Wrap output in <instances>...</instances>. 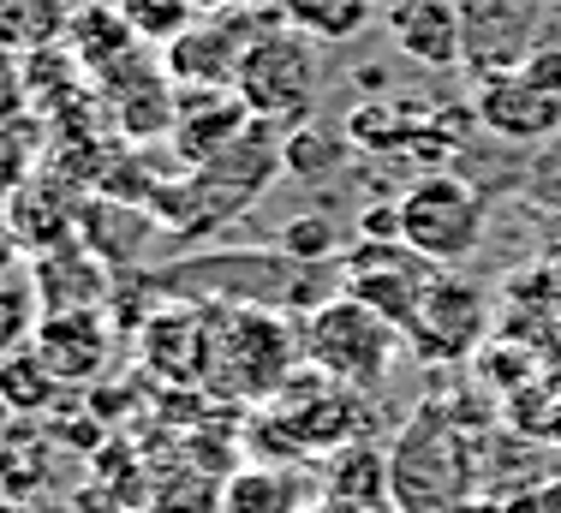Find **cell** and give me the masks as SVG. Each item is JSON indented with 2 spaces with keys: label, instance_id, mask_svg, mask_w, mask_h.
<instances>
[{
  "label": "cell",
  "instance_id": "6da1fadb",
  "mask_svg": "<svg viewBox=\"0 0 561 513\" xmlns=\"http://www.w3.org/2000/svg\"><path fill=\"white\" fill-rule=\"evenodd\" d=\"M162 299L180 305H257L280 317H311L346 293L341 263H299L275 246H221L197 256H173L150 269Z\"/></svg>",
  "mask_w": 561,
  "mask_h": 513
},
{
  "label": "cell",
  "instance_id": "7a4b0ae2",
  "mask_svg": "<svg viewBox=\"0 0 561 513\" xmlns=\"http://www.w3.org/2000/svg\"><path fill=\"white\" fill-rule=\"evenodd\" d=\"M280 138H287L280 126L251 119V126L239 132V144H227L216 161L168 173V180L156 185V197H150V215L162 221V239L192 246V239H209V233H221V227H233L239 215L287 173Z\"/></svg>",
  "mask_w": 561,
  "mask_h": 513
},
{
  "label": "cell",
  "instance_id": "3957f363",
  "mask_svg": "<svg viewBox=\"0 0 561 513\" xmlns=\"http://www.w3.org/2000/svg\"><path fill=\"white\" fill-rule=\"evenodd\" d=\"M299 322L257 305H204L197 388L216 400H275L305 371Z\"/></svg>",
  "mask_w": 561,
  "mask_h": 513
},
{
  "label": "cell",
  "instance_id": "277c9868",
  "mask_svg": "<svg viewBox=\"0 0 561 513\" xmlns=\"http://www.w3.org/2000/svg\"><path fill=\"white\" fill-rule=\"evenodd\" d=\"M484 490L478 436L454 424L443 400L412 407L389 442V495L400 513H472Z\"/></svg>",
  "mask_w": 561,
  "mask_h": 513
},
{
  "label": "cell",
  "instance_id": "5b68a950",
  "mask_svg": "<svg viewBox=\"0 0 561 513\" xmlns=\"http://www.w3.org/2000/svg\"><path fill=\"white\" fill-rule=\"evenodd\" d=\"M299 346H305V364L323 371L329 383L377 395V388L389 383L394 353L407 346V334H400L389 317H377L370 305H358L353 293H341V299H329L323 310L299 317Z\"/></svg>",
  "mask_w": 561,
  "mask_h": 513
},
{
  "label": "cell",
  "instance_id": "8992f818",
  "mask_svg": "<svg viewBox=\"0 0 561 513\" xmlns=\"http://www.w3.org/2000/svg\"><path fill=\"white\" fill-rule=\"evenodd\" d=\"M400 239L436 269L466 263L484 246V192L454 168H431L400 192Z\"/></svg>",
  "mask_w": 561,
  "mask_h": 513
},
{
  "label": "cell",
  "instance_id": "52a82bcc",
  "mask_svg": "<svg viewBox=\"0 0 561 513\" xmlns=\"http://www.w3.org/2000/svg\"><path fill=\"white\" fill-rule=\"evenodd\" d=\"M317 78H323V66H317V43L311 36H299L287 19L263 24L257 43L245 48V66H239V96L257 119H270V126H305L317 107Z\"/></svg>",
  "mask_w": 561,
  "mask_h": 513
},
{
  "label": "cell",
  "instance_id": "ba28073f",
  "mask_svg": "<svg viewBox=\"0 0 561 513\" xmlns=\"http://www.w3.org/2000/svg\"><path fill=\"white\" fill-rule=\"evenodd\" d=\"M341 275H346V293H353L358 305H370L377 317H389L394 329L407 334L412 317H419V305H424V293L436 287L443 269H436L431 256H419L407 239H353L341 256Z\"/></svg>",
  "mask_w": 561,
  "mask_h": 513
},
{
  "label": "cell",
  "instance_id": "9c48e42d",
  "mask_svg": "<svg viewBox=\"0 0 561 513\" xmlns=\"http://www.w3.org/2000/svg\"><path fill=\"white\" fill-rule=\"evenodd\" d=\"M270 418L287 430L299 460L305 454H341L365 436V395L346 388V383H329L323 371L305 364V371L270 400Z\"/></svg>",
  "mask_w": 561,
  "mask_h": 513
},
{
  "label": "cell",
  "instance_id": "30bf717a",
  "mask_svg": "<svg viewBox=\"0 0 561 513\" xmlns=\"http://www.w3.org/2000/svg\"><path fill=\"white\" fill-rule=\"evenodd\" d=\"M484 346H490V293L478 281L443 269L407 329V353L424 364H466Z\"/></svg>",
  "mask_w": 561,
  "mask_h": 513
},
{
  "label": "cell",
  "instance_id": "8fae6325",
  "mask_svg": "<svg viewBox=\"0 0 561 513\" xmlns=\"http://www.w3.org/2000/svg\"><path fill=\"white\" fill-rule=\"evenodd\" d=\"M275 19H280V0H275V12H263V19H239L233 7L197 19L192 31H180V36L162 48L168 78H173L180 90H239L245 48L257 43V31H263V24H275Z\"/></svg>",
  "mask_w": 561,
  "mask_h": 513
},
{
  "label": "cell",
  "instance_id": "7c38bea8",
  "mask_svg": "<svg viewBox=\"0 0 561 513\" xmlns=\"http://www.w3.org/2000/svg\"><path fill=\"white\" fill-rule=\"evenodd\" d=\"M96 102H102V119L119 132V138L138 150L150 138H168L173 132V114H180V84L168 78V66L156 54H126L119 66L96 72Z\"/></svg>",
  "mask_w": 561,
  "mask_h": 513
},
{
  "label": "cell",
  "instance_id": "4fadbf2b",
  "mask_svg": "<svg viewBox=\"0 0 561 513\" xmlns=\"http://www.w3.org/2000/svg\"><path fill=\"white\" fill-rule=\"evenodd\" d=\"M84 197L90 192L72 185L60 168H36L31 180L12 192L0 233H7L24 256H48L60 246H78V204H84Z\"/></svg>",
  "mask_w": 561,
  "mask_h": 513
},
{
  "label": "cell",
  "instance_id": "5bb4252c",
  "mask_svg": "<svg viewBox=\"0 0 561 513\" xmlns=\"http://www.w3.org/2000/svg\"><path fill=\"white\" fill-rule=\"evenodd\" d=\"M31 346L60 376V388H96L114 358V317L108 310H43Z\"/></svg>",
  "mask_w": 561,
  "mask_h": 513
},
{
  "label": "cell",
  "instance_id": "9a60e30c",
  "mask_svg": "<svg viewBox=\"0 0 561 513\" xmlns=\"http://www.w3.org/2000/svg\"><path fill=\"white\" fill-rule=\"evenodd\" d=\"M162 239V221H156L144 204H126V197L90 192L78 204V246L96 256L108 275H126V269H156L150 246Z\"/></svg>",
  "mask_w": 561,
  "mask_h": 513
},
{
  "label": "cell",
  "instance_id": "2e32d148",
  "mask_svg": "<svg viewBox=\"0 0 561 513\" xmlns=\"http://www.w3.org/2000/svg\"><path fill=\"white\" fill-rule=\"evenodd\" d=\"M251 107L239 90H180V114H173L168 132V150L180 168H204L216 161L227 144H239V132L251 126Z\"/></svg>",
  "mask_w": 561,
  "mask_h": 513
},
{
  "label": "cell",
  "instance_id": "e0dca14e",
  "mask_svg": "<svg viewBox=\"0 0 561 513\" xmlns=\"http://www.w3.org/2000/svg\"><path fill=\"white\" fill-rule=\"evenodd\" d=\"M472 107H478V126L502 144H543L561 132V102L531 90L519 72H484Z\"/></svg>",
  "mask_w": 561,
  "mask_h": 513
},
{
  "label": "cell",
  "instance_id": "ac0fdd59",
  "mask_svg": "<svg viewBox=\"0 0 561 513\" xmlns=\"http://www.w3.org/2000/svg\"><path fill=\"white\" fill-rule=\"evenodd\" d=\"M389 36L407 60L431 66V72H448V66L466 60V24L460 7H448V0H394Z\"/></svg>",
  "mask_w": 561,
  "mask_h": 513
},
{
  "label": "cell",
  "instance_id": "d6986e66",
  "mask_svg": "<svg viewBox=\"0 0 561 513\" xmlns=\"http://www.w3.org/2000/svg\"><path fill=\"white\" fill-rule=\"evenodd\" d=\"M197 353H204V305L168 299L138 334L144 371L162 376L173 388H197Z\"/></svg>",
  "mask_w": 561,
  "mask_h": 513
},
{
  "label": "cell",
  "instance_id": "ffe728a7",
  "mask_svg": "<svg viewBox=\"0 0 561 513\" xmlns=\"http://www.w3.org/2000/svg\"><path fill=\"white\" fill-rule=\"evenodd\" d=\"M31 293L43 310H108L114 275L84 246H60L48 256H31Z\"/></svg>",
  "mask_w": 561,
  "mask_h": 513
},
{
  "label": "cell",
  "instance_id": "44dd1931",
  "mask_svg": "<svg viewBox=\"0 0 561 513\" xmlns=\"http://www.w3.org/2000/svg\"><path fill=\"white\" fill-rule=\"evenodd\" d=\"M60 48L96 78V72H108V66H119L126 54H138L144 43H138V31L126 24L119 7H108V0H84V7H72V19H66Z\"/></svg>",
  "mask_w": 561,
  "mask_h": 513
},
{
  "label": "cell",
  "instance_id": "7402d4cb",
  "mask_svg": "<svg viewBox=\"0 0 561 513\" xmlns=\"http://www.w3.org/2000/svg\"><path fill=\"white\" fill-rule=\"evenodd\" d=\"M0 400H7L12 412H19V424H31V418H48L60 407V376L43 364L31 341L7 346L0 353Z\"/></svg>",
  "mask_w": 561,
  "mask_h": 513
},
{
  "label": "cell",
  "instance_id": "603a6c76",
  "mask_svg": "<svg viewBox=\"0 0 561 513\" xmlns=\"http://www.w3.org/2000/svg\"><path fill=\"white\" fill-rule=\"evenodd\" d=\"M221 508L227 513H305V483L293 466H239L221 483Z\"/></svg>",
  "mask_w": 561,
  "mask_h": 513
},
{
  "label": "cell",
  "instance_id": "cb8c5ba5",
  "mask_svg": "<svg viewBox=\"0 0 561 513\" xmlns=\"http://www.w3.org/2000/svg\"><path fill=\"white\" fill-rule=\"evenodd\" d=\"M382 0H280V19L311 43H353Z\"/></svg>",
  "mask_w": 561,
  "mask_h": 513
},
{
  "label": "cell",
  "instance_id": "d4e9b609",
  "mask_svg": "<svg viewBox=\"0 0 561 513\" xmlns=\"http://www.w3.org/2000/svg\"><path fill=\"white\" fill-rule=\"evenodd\" d=\"M341 132H346V144H353V150H365V156H394V150L407 156L412 150V119L400 114L394 102H382V96L346 107Z\"/></svg>",
  "mask_w": 561,
  "mask_h": 513
},
{
  "label": "cell",
  "instance_id": "484cf974",
  "mask_svg": "<svg viewBox=\"0 0 561 513\" xmlns=\"http://www.w3.org/2000/svg\"><path fill=\"white\" fill-rule=\"evenodd\" d=\"M66 19L72 12L60 0H0V48H12V54L55 48L66 36Z\"/></svg>",
  "mask_w": 561,
  "mask_h": 513
},
{
  "label": "cell",
  "instance_id": "4316f807",
  "mask_svg": "<svg viewBox=\"0 0 561 513\" xmlns=\"http://www.w3.org/2000/svg\"><path fill=\"white\" fill-rule=\"evenodd\" d=\"M346 150H353V144H346V132L317 126V119L287 126V138H280V161H287L293 180H329V173H341Z\"/></svg>",
  "mask_w": 561,
  "mask_h": 513
},
{
  "label": "cell",
  "instance_id": "83f0119b",
  "mask_svg": "<svg viewBox=\"0 0 561 513\" xmlns=\"http://www.w3.org/2000/svg\"><path fill=\"white\" fill-rule=\"evenodd\" d=\"M270 246L287 251V256H299V263H341V256H346V233H341V221H329L323 209H299V215L280 221V233L270 239Z\"/></svg>",
  "mask_w": 561,
  "mask_h": 513
},
{
  "label": "cell",
  "instance_id": "f1b7e54d",
  "mask_svg": "<svg viewBox=\"0 0 561 513\" xmlns=\"http://www.w3.org/2000/svg\"><path fill=\"white\" fill-rule=\"evenodd\" d=\"M48 478H55V466H48L43 442L12 436L7 448H0V495H12V502H36V495L48 490Z\"/></svg>",
  "mask_w": 561,
  "mask_h": 513
},
{
  "label": "cell",
  "instance_id": "f546056e",
  "mask_svg": "<svg viewBox=\"0 0 561 513\" xmlns=\"http://www.w3.org/2000/svg\"><path fill=\"white\" fill-rule=\"evenodd\" d=\"M119 12H126V24L138 31V43H173L180 31H192L204 12L192 7V0H114Z\"/></svg>",
  "mask_w": 561,
  "mask_h": 513
},
{
  "label": "cell",
  "instance_id": "4dcf8cb0",
  "mask_svg": "<svg viewBox=\"0 0 561 513\" xmlns=\"http://www.w3.org/2000/svg\"><path fill=\"white\" fill-rule=\"evenodd\" d=\"M150 513H227V508H221V490L204 471H180V478L150 490Z\"/></svg>",
  "mask_w": 561,
  "mask_h": 513
},
{
  "label": "cell",
  "instance_id": "1f68e13d",
  "mask_svg": "<svg viewBox=\"0 0 561 513\" xmlns=\"http://www.w3.org/2000/svg\"><path fill=\"white\" fill-rule=\"evenodd\" d=\"M31 114V84H24V54L0 48V126Z\"/></svg>",
  "mask_w": 561,
  "mask_h": 513
},
{
  "label": "cell",
  "instance_id": "d6a6232c",
  "mask_svg": "<svg viewBox=\"0 0 561 513\" xmlns=\"http://www.w3.org/2000/svg\"><path fill=\"white\" fill-rule=\"evenodd\" d=\"M519 78H526L531 90H543V96H556L561 102V43H538L526 54V60L514 66Z\"/></svg>",
  "mask_w": 561,
  "mask_h": 513
},
{
  "label": "cell",
  "instance_id": "836d02e7",
  "mask_svg": "<svg viewBox=\"0 0 561 513\" xmlns=\"http://www.w3.org/2000/svg\"><path fill=\"white\" fill-rule=\"evenodd\" d=\"M358 239H400V204H365Z\"/></svg>",
  "mask_w": 561,
  "mask_h": 513
},
{
  "label": "cell",
  "instance_id": "e575fe53",
  "mask_svg": "<svg viewBox=\"0 0 561 513\" xmlns=\"http://www.w3.org/2000/svg\"><path fill=\"white\" fill-rule=\"evenodd\" d=\"M531 502H538V513H561V478H543V483H531Z\"/></svg>",
  "mask_w": 561,
  "mask_h": 513
},
{
  "label": "cell",
  "instance_id": "d590c367",
  "mask_svg": "<svg viewBox=\"0 0 561 513\" xmlns=\"http://www.w3.org/2000/svg\"><path fill=\"white\" fill-rule=\"evenodd\" d=\"M543 383H550L556 395H561V341H556V346H543Z\"/></svg>",
  "mask_w": 561,
  "mask_h": 513
},
{
  "label": "cell",
  "instance_id": "8d00e7d4",
  "mask_svg": "<svg viewBox=\"0 0 561 513\" xmlns=\"http://www.w3.org/2000/svg\"><path fill=\"white\" fill-rule=\"evenodd\" d=\"M12 269H19V246H12L7 233H0V287L12 281Z\"/></svg>",
  "mask_w": 561,
  "mask_h": 513
},
{
  "label": "cell",
  "instance_id": "74e56055",
  "mask_svg": "<svg viewBox=\"0 0 561 513\" xmlns=\"http://www.w3.org/2000/svg\"><path fill=\"white\" fill-rule=\"evenodd\" d=\"M12 436H19V412H12L7 400H0V448H7Z\"/></svg>",
  "mask_w": 561,
  "mask_h": 513
},
{
  "label": "cell",
  "instance_id": "f35d334b",
  "mask_svg": "<svg viewBox=\"0 0 561 513\" xmlns=\"http://www.w3.org/2000/svg\"><path fill=\"white\" fill-rule=\"evenodd\" d=\"M543 269H550V305L561 310V251L550 256V263H543Z\"/></svg>",
  "mask_w": 561,
  "mask_h": 513
},
{
  "label": "cell",
  "instance_id": "ab89813d",
  "mask_svg": "<svg viewBox=\"0 0 561 513\" xmlns=\"http://www.w3.org/2000/svg\"><path fill=\"white\" fill-rule=\"evenodd\" d=\"M543 442H550V448H561V407H556V418H550V430H543Z\"/></svg>",
  "mask_w": 561,
  "mask_h": 513
},
{
  "label": "cell",
  "instance_id": "60d3db41",
  "mask_svg": "<svg viewBox=\"0 0 561 513\" xmlns=\"http://www.w3.org/2000/svg\"><path fill=\"white\" fill-rule=\"evenodd\" d=\"M0 513H36L31 502H12V495H0Z\"/></svg>",
  "mask_w": 561,
  "mask_h": 513
},
{
  "label": "cell",
  "instance_id": "b9f144b4",
  "mask_svg": "<svg viewBox=\"0 0 561 513\" xmlns=\"http://www.w3.org/2000/svg\"><path fill=\"white\" fill-rule=\"evenodd\" d=\"M305 513H341L335 502H311V508H305Z\"/></svg>",
  "mask_w": 561,
  "mask_h": 513
}]
</instances>
